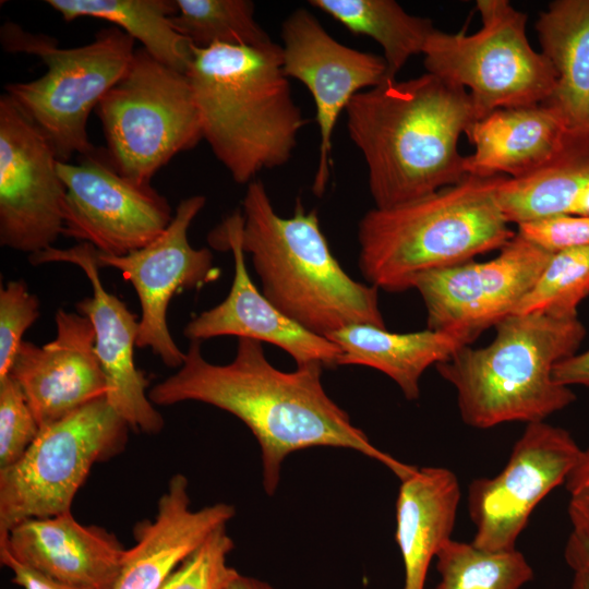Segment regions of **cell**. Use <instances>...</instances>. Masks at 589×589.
<instances>
[{
    "mask_svg": "<svg viewBox=\"0 0 589 589\" xmlns=\"http://www.w3.org/2000/svg\"><path fill=\"white\" fill-rule=\"evenodd\" d=\"M553 377L564 386L589 387V349L560 361L553 369Z\"/></svg>",
    "mask_w": 589,
    "mask_h": 589,
    "instance_id": "74e56055",
    "label": "cell"
},
{
    "mask_svg": "<svg viewBox=\"0 0 589 589\" xmlns=\"http://www.w3.org/2000/svg\"><path fill=\"white\" fill-rule=\"evenodd\" d=\"M541 52L556 73L546 103L557 108L568 129L589 132V0H555L536 22Z\"/></svg>",
    "mask_w": 589,
    "mask_h": 589,
    "instance_id": "484cf974",
    "label": "cell"
},
{
    "mask_svg": "<svg viewBox=\"0 0 589 589\" xmlns=\"http://www.w3.org/2000/svg\"><path fill=\"white\" fill-rule=\"evenodd\" d=\"M33 265L70 263L79 266L92 287V296L76 303V311L89 318L95 332V352L107 382L106 398L130 429L159 433L164 418L151 401L148 378L135 365L134 349L140 317L100 279L97 250L88 243L69 249L51 247L29 255Z\"/></svg>",
    "mask_w": 589,
    "mask_h": 589,
    "instance_id": "e0dca14e",
    "label": "cell"
},
{
    "mask_svg": "<svg viewBox=\"0 0 589 589\" xmlns=\"http://www.w3.org/2000/svg\"><path fill=\"white\" fill-rule=\"evenodd\" d=\"M435 558V589H521L533 579L532 566L517 548L490 551L450 539Z\"/></svg>",
    "mask_w": 589,
    "mask_h": 589,
    "instance_id": "f1b7e54d",
    "label": "cell"
},
{
    "mask_svg": "<svg viewBox=\"0 0 589 589\" xmlns=\"http://www.w3.org/2000/svg\"><path fill=\"white\" fill-rule=\"evenodd\" d=\"M493 340L460 347L436 364L454 386L461 420L476 429L508 422L545 421L573 404L570 387L553 377L554 366L577 353L586 328L576 317L533 312L512 314L495 326Z\"/></svg>",
    "mask_w": 589,
    "mask_h": 589,
    "instance_id": "8992f818",
    "label": "cell"
},
{
    "mask_svg": "<svg viewBox=\"0 0 589 589\" xmlns=\"http://www.w3.org/2000/svg\"><path fill=\"white\" fill-rule=\"evenodd\" d=\"M564 558L573 573L589 580V540L570 532L565 543Z\"/></svg>",
    "mask_w": 589,
    "mask_h": 589,
    "instance_id": "f35d334b",
    "label": "cell"
},
{
    "mask_svg": "<svg viewBox=\"0 0 589 589\" xmlns=\"http://www.w3.org/2000/svg\"><path fill=\"white\" fill-rule=\"evenodd\" d=\"M188 486L183 474L170 478L155 519L136 526V542L125 550L113 589H160L189 554L235 516L226 503L192 509Z\"/></svg>",
    "mask_w": 589,
    "mask_h": 589,
    "instance_id": "44dd1931",
    "label": "cell"
},
{
    "mask_svg": "<svg viewBox=\"0 0 589 589\" xmlns=\"http://www.w3.org/2000/svg\"><path fill=\"white\" fill-rule=\"evenodd\" d=\"M581 450L561 426L545 421L526 424L504 468L468 486V512L476 528L471 542L490 551L516 549L532 512L564 485Z\"/></svg>",
    "mask_w": 589,
    "mask_h": 589,
    "instance_id": "7c38bea8",
    "label": "cell"
},
{
    "mask_svg": "<svg viewBox=\"0 0 589 589\" xmlns=\"http://www.w3.org/2000/svg\"><path fill=\"white\" fill-rule=\"evenodd\" d=\"M55 323L51 341L41 346L21 342L9 372L40 429L107 394L89 318L77 311L59 309Z\"/></svg>",
    "mask_w": 589,
    "mask_h": 589,
    "instance_id": "d6986e66",
    "label": "cell"
},
{
    "mask_svg": "<svg viewBox=\"0 0 589 589\" xmlns=\"http://www.w3.org/2000/svg\"><path fill=\"white\" fill-rule=\"evenodd\" d=\"M309 3L351 33L374 39L383 49L393 79L411 57L423 52L434 31L431 20L408 13L394 0H310Z\"/></svg>",
    "mask_w": 589,
    "mask_h": 589,
    "instance_id": "83f0119b",
    "label": "cell"
},
{
    "mask_svg": "<svg viewBox=\"0 0 589 589\" xmlns=\"http://www.w3.org/2000/svg\"><path fill=\"white\" fill-rule=\"evenodd\" d=\"M129 429L106 397L40 429L25 454L0 469V533L25 519L70 513L94 464L120 453Z\"/></svg>",
    "mask_w": 589,
    "mask_h": 589,
    "instance_id": "30bf717a",
    "label": "cell"
},
{
    "mask_svg": "<svg viewBox=\"0 0 589 589\" xmlns=\"http://www.w3.org/2000/svg\"><path fill=\"white\" fill-rule=\"evenodd\" d=\"M239 237L250 253L262 293L286 316L328 337L353 324L385 327L378 289L352 279L333 255L316 211L300 200L292 216H279L259 179L242 200Z\"/></svg>",
    "mask_w": 589,
    "mask_h": 589,
    "instance_id": "277c9868",
    "label": "cell"
},
{
    "mask_svg": "<svg viewBox=\"0 0 589 589\" xmlns=\"http://www.w3.org/2000/svg\"><path fill=\"white\" fill-rule=\"evenodd\" d=\"M517 233L550 253L589 247V216L557 215L528 221L517 226Z\"/></svg>",
    "mask_w": 589,
    "mask_h": 589,
    "instance_id": "e575fe53",
    "label": "cell"
},
{
    "mask_svg": "<svg viewBox=\"0 0 589 589\" xmlns=\"http://www.w3.org/2000/svg\"><path fill=\"white\" fill-rule=\"evenodd\" d=\"M65 22L79 17L105 20L134 40L161 63L187 73L192 59L191 41L173 27L176 0H47Z\"/></svg>",
    "mask_w": 589,
    "mask_h": 589,
    "instance_id": "4316f807",
    "label": "cell"
},
{
    "mask_svg": "<svg viewBox=\"0 0 589 589\" xmlns=\"http://www.w3.org/2000/svg\"><path fill=\"white\" fill-rule=\"evenodd\" d=\"M568 133L561 111L546 101L494 110L465 134L474 147L465 156V170L478 177H525L551 160Z\"/></svg>",
    "mask_w": 589,
    "mask_h": 589,
    "instance_id": "7402d4cb",
    "label": "cell"
},
{
    "mask_svg": "<svg viewBox=\"0 0 589 589\" xmlns=\"http://www.w3.org/2000/svg\"><path fill=\"white\" fill-rule=\"evenodd\" d=\"M589 294V247L552 253L545 268L514 314L544 313L576 317Z\"/></svg>",
    "mask_w": 589,
    "mask_h": 589,
    "instance_id": "4dcf8cb0",
    "label": "cell"
},
{
    "mask_svg": "<svg viewBox=\"0 0 589 589\" xmlns=\"http://www.w3.org/2000/svg\"><path fill=\"white\" fill-rule=\"evenodd\" d=\"M0 560L11 570L12 582L22 589H85L61 582L22 564L2 543H0Z\"/></svg>",
    "mask_w": 589,
    "mask_h": 589,
    "instance_id": "8d00e7d4",
    "label": "cell"
},
{
    "mask_svg": "<svg viewBox=\"0 0 589 589\" xmlns=\"http://www.w3.org/2000/svg\"><path fill=\"white\" fill-rule=\"evenodd\" d=\"M345 111L374 207L424 197L468 176L458 142L478 116L466 88L428 72L388 79L358 93Z\"/></svg>",
    "mask_w": 589,
    "mask_h": 589,
    "instance_id": "7a4b0ae2",
    "label": "cell"
},
{
    "mask_svg": "<svg viewBox=\"0 0 589 589\" xmlns=\"http://www.w3.org/2000/svg\"><path fill=\"white\" fill-rule=\"evenodd\" d=\"M504 177L468 175L424 197L366 212L358 226L359 267L365 280L377 289L402 292L423 273L502 249L516 235L496 199Z\"/></svg>",
    "mask_w": 589,
    "mask_h": 589,
    "instance_id": "5b68a950",
    "label": "cell"
},
{
    "mask_svg": "<svg viewBox=\"0 0 589 589\" xmlns=\"http://www.w3.org/2000/svg\"><path fill=\"white\" fill-rule=\"evenodd\" d=\"M96 111L110 164L141 184H151L173 156L203 139L187 74L161 63L144 48L135 50L129 69Z\"/></svg>",
    "mask_w": 589,
    "mask_h": 589,
    "instance_id": "9c48e42d",
    "label": "cell"
},
{
    "mask_svg": "<svg viewBox=\"0 0 589 589\" xmlns=\"http://www.w3.org/2000/svg\"><path fill=\"white\" fill-rule=\"evenodd\" d=\"M173 27L197 48L215 44L264 47L271 36L254 17L250 0H176Z\"/></svg>",
    "mask_w": 589,
    "mask_h": 589,
    "instance_id": "f546056e",
    "label": "cell"
},
{
    "mask_svg": "<svg viewBox=\"0 0 589 589\" xmlns=\"http://www.w3.org/2000/svg\"><path fill=\"white\" fill-rule=\"evenodd\" d=\"M1 41L8 51L39 57L47 68L36 80L5 84L4 94L44 133L58 159L96 153L87 134L88 117L129 69L135 40L110 27L100 29L89 44L61 48L56 38L7 23Z\"/></svg>",
    "mask_w": 589,
    "mask_h": 589,
    "instance_id": "52a82bcc",
    "label": "cell"
},
{
    "mask_svg": "<svg viewBox=\"0 0 589 589\" xmlns=\"http://www.w3.org/2000/svg\"><path fill=\"white\" fill-rule=\"evenodd\" d=\"M233 541L216 529L170 574L160 589H225L240 573L228 565Z\"/></svg>",
    "mask_w": 589,
    "mask_h": 589,
    "instance_id": "1f68e13d",
    "label": "cell"
},
{
    "mask_svg": "<svg viewBox=\"0 0 589 589\" xmlns=\"http://www.w3.org/2000/svg\"><path fill=\"white\" fill-rule=\"evenodd\" d=\"M552 253L517 232L485 262L474 260L417 276L426 310V328L471 345L486 328L514 314L533 288Z\"/></svg>",
    "mask_w": 589,
    "mask_h": 589,
    "instance_id": "8fae6325",
    "label": "cell"
},
{
    "mask_svg": "<svg viewBox=\"0 0 589 589\" xmlns=\"http://www.w3.org/2000/svg\"><path fill=\"white\" fill-rule=\"evenodd\" d=\"M327 338L341 350L338 365L378 370L398 385L408 400L419 398L420 380L426 369L466 346L458 337L440 330L400 334L368 324L349 325Z\"/></svg>",
    "mask_w": 589,
    "mask_h": 589,
    "instance_id": "d4e9b609",
    "label": "cell"
},
{
    "mask_svg": "<svg viewBox=\"0 0 589 589\" xmlns=\"http://www.w3.org/2000/svg\"><path fill=\"white\" fill-rule=\"evenodd\" d=\"M564 486L568 493L572 533L589 540V447L581 450Z\"/></svg>",
    "mask_w": 589,
    "mask_h": 589,
    "instance_id": "d590c367",
    "label": "cell"
},
{
    "mask_svg": "<svg viewBox=\"0 0 589 589\" xmlns=\"http://www.w3.org/2000/svg\"><path fill=\"white\" fill-rule=\"evenodd\" d=\"M40 315V302L23 279L0 288V381L9 375L25 332Z\"/></svg>",
    "mask_w": 589,
    "mask_h": 589,
    "instance_id": "836d02e7",
    "label": "cell"
},
{
    "mask_svg": "<svg viewBox=\"0 0 589 589\" xmlns=\"http://www.w3.org/2000/svg\"><path fill=\"white\" fill-rule=\"evenodd\" d=\"M324 366L309 363L284 372L265 357L262 342L238 338L229 363L204 359L201 341H191L183 364L148 390L156 406L200 401L241 420L261 447L263 485L269 495L278 486L280 467L291 453L316 446L357 450L383 464L400 481L417 467L375 447L352 424L349 414L326 393Z\"/></svg>",
    "mask_w": 589,
    "mask_h": 589,
    "instance_id": "6da1fadb",
    "label": "cell"
},
{
    "mask_svg": "<svg viewBox=\"0 0 589 589\" xmlns=\"http://www.w3.org/2000/svg\"><path fill=\"white\" fill-rule=\"evenodd\" d=\"M185 74L203 139L233 181L249 184L289 161L309 120L291 95L280 45H192Z\"/></svg>",
    "mask_w": 589,
    "mask_h": 589,
    "instance_id": "3957f363",
    "label": "cell"
},
{
    "mask_svg": "<svg viewBox=\"0 0 589 589\" xmlns=\"http://www.w3.org/2000/svg\"><path fill=\"white\" fill-rule=\"evenodd\" d=\"M242 213L228 216L209 235V244L231 251L235 274L228 296L214 308L191 318L183 334L190 341L219 336H236L269 342L286 351L297 366L318 363L338 366L340 348L330 339L314 334L280 312L256 288L249 276L239 237Z\"/></svg>",
    "mask_w": 589,
    "mask_h": 589,
    "instance_id": "ac0fdd59",
    "label": "cell"
},
{
    "mask_svg": "<svg viewBox=\"0 0 589 589\" xmlns=\"http://www.w3.org/2000/svg\"><path fill=\"white\" fill-rule=\"evenodd\" d=\"M0 543L22 564L85 589H113L125 553L113 534L71 512L20 521L0 533Z\"/></svg>",
    "mask_w": 589,
    "mask_h": 589,
    "instance_id": "ffe728a7",
    "label": "cell"
},
{
    "mask_svg": "<svg viewBox=\"0 0 589 589\" xmlns=\"http://www.w3.org/2000/svg\"><path fill=\"white\" fill-rule=\"evenodd\" d=\"M498 206L517 226L557 215L589 216V132L570 131L561 151L521 178L504 177Z\"/></svg>",
    "mask_w": 589,
    "mask_h": 589,
    "instance_id": "cb8c5ba5",
    "label": "cell"
},
{
    "mask_svg": "<svg viewBox=\"0 0 589 589\" xmlns=\"http://www.w3.org/2000/svg\"><path fill=\"white\" fill-rule=\"evenodd\" d=\"M225 589H275L268 582L239 574Z\"/></svg>",
    "mask_w": 589,
    "mask_h": 589,
    "instance_id": "ab89813d",
    "label": "cell"
},
{
    "mask_svg": "<svg viewBox=\"0 0 589 589\" xmlns=\"http://www.w3.org/2000/svg\"><path fill=\"white\" fill-rule=\"evenodd\" d=\"M39 432L22 388L8 375L0 381V469L15 464Z\"/></svg>",
    "mask_w": 589,
    "mask_h": 589,
    "instance_id": "d6a6232c",
    "label": "cell"
},
{
    "mask_svg": "<svg viewBox=\"0 0 589 589\" xmlns=\"http://www.w3.org/2000/svg\"><path fill=\"white\" fill-rule=\"evenodd\" d=\"M482 26L473 34L434 28L423 49L428 73L466 88L478 120L494 110L546 101L556 73L526 34L527 14L508 0H477Z\"/></svg>",
    "mask_w": 589,
    "mask_h": 589,
    "instance_id": "ba28073f",
    "label": "cell"
},
{
    "mask_svg": "<svg viewBox=\"0 0 589 589\" xmlns=\"http://www.w3.org/2000/svg\"><path fill=\"white\" fill-rule=\"evenodd\" d=\"M281 40L285 75L304 84L315 104L320 143L312 191L322 196L330 178L332 140L341 112L358 93L393 77L383 56L337 41L304 8L283 22Z\"/></svg>",
    "mask_w": 589,
    "mask_h": 589,
    "instance_id": "2e32d148",
    "label": "cell"
},
{
    "mask_svg": "<svg viewBox=\"0 0 589 589\" xmlns=\"http://www.w3.org/2000/svg\"><path fill=\"white\" fill-rule=\"evenodd\" d=\"M206 203L204 195L183 199L165 231L146 247L122 256L97 251L100 267L120 271L135 289L141 306L136 348H149L166 366L179 369L185 359L167 324L171 299L218 279L220 271L207 248H193L188 238L193 219Z\"/></svg>",
    "mask_w": 589,
    "mask_h": 589,
    "instance_id": "9a60e30c",
    "label": "cell"
},
{
    "mask_svg": "<svg viewBox=\"0 0 589 589\" xmlns=\"http://www.w3.org/2000/svg\"><path fill=\"white\" fill-rule=\"evenodd\" d=\"M568 589H589V580L580 574L573 573Z\"/></svg>",
    "mask_w": 589,
    "mask_h": 589,
    "instance_id": "60d3db41",
    "label": "cell"
},
{
    "mask_svg": "<svg viewBox=\"0 0 589 589\" xmlns=\"http://www.w3.org/2000/svg\"><path fill=\"white\" fill-rule=\"evenodd\" d=\"M44 133L3 94L0 97V244L29 255L63 232L65 187Z\"/></svg>",
    "mask_w": 589,
    "mask_h": 589,
    "instance_id": "5bb4252c",
    "label": "cell"
},
{
    "mask_svg": "<svg viewBox=\"0 0 589 589\" xmlns=\"http://www.w3.org/2000/svg\"><path fill=\"white\" fill-rule=\"evenodd\" d=\"M460 496L457 476L444 467L417 468L401 480L396 542L405 569L402 589H424L432 560L452 539Z\"/></svg>",
    "mask_w": 589,
    "mask_h": 589,
    "instance_id": "603a6c76",
    "label": "cell"
},
{
    "mask_svg": "<svg viewBox=\"0 0 589 589\" xmlns=\"http://www.w3.org/2000/svg\"><path fill=\"white\" fill-rule=\"evenodd\" d=\"M65 187L62 236L122 256L156 240L173 218L167 199L151 184L119 173L106 152L58 161Z\"/></svg>",
    "mask_w": 589,
    "mask_h": 589,
    "instance_id": "4fadbf2b",
    "label": "cell"
}]
</instances>
